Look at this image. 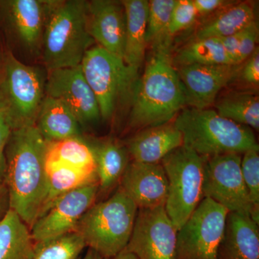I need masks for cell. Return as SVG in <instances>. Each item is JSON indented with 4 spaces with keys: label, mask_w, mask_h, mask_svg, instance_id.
<instances>
[{
    "label": "cell",
    "mask_w": 259,
    "mask_h": 259,
    "mask_svg": "<svg viewBox=\"0 0 259 259\" xmlns=\"http://www.w3.org/2000/svg\"><path fill=\"white\" fill-rule=\"evenodd\" d=\"M172 57L171 50L151 53L131 99L129 125L132 128L168 123L187 105L183 85Z\"/></svg>",
    "instance_id": "cell-2"
},
{
    "label": "cell",
    "mask_w": 259,
    "mask_h": 259,
    "mask_svg": "<svg viewBox=\"0 0 259 259\" xmlns=\"http://www.w3.org/2000/svg\"><path fill=\"white\" fill-rule=\"evenodd\" d=\"M192 2L199 16L209 14L229 5V2L224 0H192Z\"/></svg>",
    "instance_id": "cell-36"
},
{
    "label": "cell",
    "mask_w": 259,
    "mask_h": 259,
    "mask_svg": "<svg viewBox=\"0 0 259 259\" xmlns=\"http://www.w3.org/2000/svg\"><path fill=\"white\" fill-rule=\"evenodd\" d=\"M129 156L140 163H161L174 150L183 146L182 134L174 122L140 130L125 142Z\"/></svg>",
    "instance_id": "cell-18"
},
{
    "label": "cell",
    "mask_w": 259,
    "mask_h": 259,
    "mask_svg": "<svg viewBox=\"0 0 259 259\" xmlns=\"http://www.w3.org/2000/svg\"><path fill=\"white\" fill-rule=\"evenodd\" d=\"M86 23L97 46L123 59L126 16L122 1H87Z\"/></svg>",
    "instance_id": "cell-16"
},
{
    "label": "cell",
    "mask_w": 259,
    "mask_h": 259,
    "mask_svg": "<svg viewBox=\"0 0 259 259\" xmlns=\"http://www.w3.org/2000/svg\"><path fill=\"white\" fill-rule=\"evenodd\" d=\"M122 192L138 209L164 207L168 196V180L161 163H129L120 182Z\"/></svg>",
    "instance_id": "cell-17"
},
{
    "label": "cell",
    "mask_w": 259,
    "mask_h": 259,
    "mask_svg": "<svg viewBox=\"0 0 259 259\" xmlns=\"http://www.w3.org/2000/svg\"><path fill=\"white\" fill-rule=\"evenodd\" d=\"M220 115L240 125L258 131L259 97L248 93H233L214 103Z\"/></svg>",
    "instance_id": "cell-28"
},
{
    "label": "cell",
    "mask_w": 259,
    "mask_h": 259,
    "mask_svg": "<svg viewBox=\"0 0 259 259\" xmlns=\"http://www.w3.org/2000/svg\"><path fill=\"white\" fill-rule=\"evenodd\" d=\"M47 166L49 193L44 213L59 196L87 184L97 182L96 177L70 167L59 164H47Z\"/></svg>",
    "instance_id": "cell-30"
},
{
    "label": "cell",
    "mask_w": 259,
    "mask_h": 259,
    "mask_svg": "<svg viewBox=\"0 0 259 259\" xmlns=\"http://www.w3.org/2000/svg\"><path fill=\"white\" fill-rule=\"evenodd\" d=\"M2 54H3V53H1V51H0V58H1Z\"/></svg>",
    "instance_id": "cell-40"
},
{
    "label": "cell",
    "mask_w": 259,
    "mask_h": 259,
    "mask_svg": "<svg viewBox=\"0 0 259 259\" xmlns=\"http://www.w3.org/2000/svg\"><path fill=\"white\" fill-rule=\"evenodd\" d=\"M84 0H54L42 37L41 56L47 71L81 65L93 39L86 23Z\"/></svg>",
    "instance_id": "cell-4"
},
{
    "label": "cell",
    "mask_w": 259,
    "mask_h": 259,
    "mask_svg": "<svg viewBox=\"0 0 259 259\" xmlns=\"http://www.w3.org/2000/svg\"><path fill=\"white\" fill-rule=\"evenodd\" d=\"M34 245L30 228L8 209L0 219V259H31Z\"/></svg>",
    "instance_id": "cell-23"
},
{
    "label": "cell",
    "mask_w": 259,
    "mask_h": 259,
    "mask_svg": "<svg viewBox=\"0 0 259 259\" xmlns=\"http://www.w3.org/2000/svg\"><path fill=\"white\" fill-rule=\"evenodd\" d=\"M105 259H138L136 255L133 253H130L127 250H124L123 251L121 252L115 256L112 257V258H105Z\"/></svg>",
    "instance_id": "cell-38"
},
{
    "label": "cell",
    "mask_w": 259,
    "mask_h": 259,
    "mask_svg": "<svg viewBox=\"0 0 259 259\" xmlns=\"http://www.w3.org/2000/svg\"><path fill=\"white\" fill-rule=\"evenodd\" d=\"M9 209L8 190L4 183L0 184V219Z\"/></svg>",
    "instance_id": "cell-37"
},
{
    "label": "cell",
    "mask_w": 259,
    "mask_h": 259,
    "mask_svg": "<svg viewBox=\"0 0 259 259\" xmlns=\"http://www.w3.org/2000/svg\"><path fill=\"white\" fill-rule=\"evenodd\" d=\"M47 146L33 125L13 130L5 149L9 209L30 229L45 210L49 197Z\"/></svg>",
    "instance_id": "cell-1"
},
{
    "label": "cell",
    "mask_w": 259,
    "mask_h": 259,
    "mask_svg": "<svg viewBox=\"0 0 259 259\" xmlns=\"http://www.w3.org/2000/svg\"><path fill=\"white\" fill-rule=\"evenodd\" d=\"M228 209L203 198L177 231L176 259H218Z\"/></svg>",
    "instance_id": "cell-10"
},
{
    "label": "cell",
    "mask_w": 259,
    "mask_h": 259,
    "mask_svg": "<svg viewBox=\"0 0 259 259\" xmlns=\"http://www.w3.org/2000/svg\"><path fill=\"white\" fill-rule=\"evenodd\" d=\"M12 131L13 128L6 109L0 99V184L5 182L6 171L5 149Z\"/></svg>",
    "instance_id": "cell-34"
},
{
    "label": "cell",
    "mask_w": 259,
    "mask_h": 259,
    "mask_svg": "<svg viewBox=\"0 0 259 259\" xmlns=\"http://www.w3.org/2000/svg\"><path fill=\"white\" fill-rule=\"evenodd\" d=\"M243 66L240 68L241 79L244 82L253 86L259 84V50L257 47L254 52L243 63Z\"/></svg>",
    "instance_id": "cell-35"
},
{
    "label": "cell",
    "mask_w": 259,
    "mask_h": 259,
    "mask_svg": "<svg viewBox=\"0 0 259 259\" xmlns=\"http://www.w3.org/2000/svg\"><path fill=\"white\" fill-rule=\"evenodd\" d=\"M47 69L19 61L7 50L0 58V99L12 128L35 125L46 96Z\"/></svg>",
    "instance_id": "cell-6"
},
{
    "label": "cell",
    "mask_w": 259,
    "mask_h": 259,
    "mask_svg": "<svg viewBox=\"0 0 259 259\" xmlns=\"http://www.w3.org/2000/svg\"><path fill=\"white\" fill-rule=\"evenodd\" d=\"M98 194V183L93 182L59 196L30 228L35 243L76 231L83 214L95 203Z\"/></svg>",
    "instance_id": "cell-12"
},
{
    "label": "cell",
    "mask_w": 259,
    "mask_h": 259,
    "mask_svg": "<svg viewBox=\"0 0 259 259\" xmlns=\"http://www.w3.org/2000/svg\"><path fill=\"white\" fill-rule=\"evenodd\" d=\"M240 66L194 64L176 67L187 105L199 110L209 108L222 89L238 74Z\"/></svg>",
    "instance_id": "cell-15"
},
{
    "label": "cell",
    "mask_w": 259,
    "mask_h": 259,
    "mask_svg": "<svg viewBox=\"0 0 259 259\" xmlns=\"http://www.w3.org/2000/svg\"><path fill=\"white\" fill-rule=\"evenodd\" d=\"M205 158L182 146L168 153L161 162L168 180L164 208L177 231L203 199Z\"/></svg>",
    "instance_id": "cell-8"
},
{
    "label": "cell",
    "mask_w": 259,
    "mask_h": 259,
    "mask_svg": "<svg viewBox=\"0 0 259 259\" xmlns=\"http://www.w3.org/2000/svg\"><path fill=\"white\" fill-rule=\"evenodd\" d=\"M138 210L134 202L118 188L107 200L94 204L75 231L82 237L88 249L103 259L112 258L125 249Z\"/></svg>",
    "instance_id": "cell-5"
},
{
    "label": "cell",
    "mask_w": 259,
    "mask_h": 259,
    "mask_svg": "<svg viewBox=\"0 0 259 259\" xmlns=\"http://www.w3.org/2000/svg\"><path fill=\"white\" fill-rule=\"evenodd\" d=\"M198 17L192 0H176L170 22L171 36L193 25Z\"/></svg>",
    "instance_id": "cell-33"
},
{
    "label": "cell",
    "mask_w": 259,
    "mask_h": 259,
    "mask_svg": "<svg viewBox=\"0 0 259 259\" xmlns=\"http://www.w3.org/2000/svg\"><path fill=\"white\" fill-rule=\"evenodd\" d=\"M175 67L187 65H235L223 46L215 37L193 39L172 57Z\"/></svg>",
    "instance_id": "cell-26"
},
{
    "label": "cell",
    "mask_w": 259,
    "mask_h": 259,
    "mask_svg": "<svg viewBox=\"0 0 259 259\" xmlns=\"http://www.w3.org/2000/svg\"><path fill=\"white\" fill-rule=\"evenodd\" d=\"M54 0H3L0 15L19 47L34 56L41 54L44 30Z\"/></svg>",
    "instance_id": "cell-13"
},
{
    "label": "cell",
    "mask_w": 259,
    "mask_h": 259,
    "mask_svg": "<svg viewBox=\"0 0 259 259\" xmlns=\"http://www.w3.org/2000/svg\"><path fill=\"white\" fill-rule=\"evenodd\" d=\"M259 150H249L241 158V173L250 202L259 210Z\"/></svg>",
    "instance_id": "cell-32"
},
{
    "label": "cell",
    "mask_w": 259,
    "mask_h": 259,
    "mask_svg": "<svg viewBox=\"0 0 259 259\" xmlns=\"http://www.w3.org/2000/svg\"><path fill=\"white\" fill-rule=\"evenodd\" d=\"M47 164L63 165L97 177L95 154L83 138L48 144Z\"/></svg>",
    "instance_id": "cell-24"
},
{
    "label": "cell",
    "mask_w": 259,
    "mask_h": 259,
    "mask_svg": "<svg viewBox=\"0 0 259 259\" xmlns=\"http://www.w3.org/2000/svg\"><path fill=\"white\" fill-rule=\"evenodd\" d=\"M82 259H103L98 253L91 249H88Z\"/></svg>",
    "instance_id": "cell-39"
},
{
    "label": "cell",
    "mask_w": 259,
    "mask_h": 259,
    "mask_svg": "<svg viewBox=\"0 0 259 259\" xmlns=\"http://www.w3.org/2000/svg\"><path fill=\"white\" fill-rule=\"evenodd\" d=\"M241 155L230 153L205 158L203 198L212 199L228 212L247 214L258 224L259 210L250 202L242 176Z\"/></svg>",
    "instance_id": "cell-9"
},
{
    "label": "cell",
    "mask_w": 259,
    "mask_h": 259,
    "mask_svg": "<svg viewBox=\"0 0 259 259\" xmlns=\"http://www.w3.org/2000/svg\"><path fill=\"white\" fill-rule=\"evenodd\" d=\"M46 95L66 104L83 128L102 120L96 97L85 79L81 65L47 71Z\"/></svg>",
    "instance_id": "cell-14"
},
{
    "label": "cell",
    "mask_w": 259,
    "mask_h": 259,
    "mask_svg": "<svg viewBox=\"0 0 259 259\" xmlns=\"http://www.w3.org/2000/svg\"><path fill=\"white\" fill-rule=\"evenodd\" d=\"M174 123L182 134L183 146L203 157L259 150L250 127L225 118L214 110L183 109Z\"/></svg>",
    "instance_id": "cell-3"
},
{
    "label": "cell",
    "mask_w": 259,
    "mask_h": 259,
    "mask_svg": "<svg viewBox=\"0 0 259 259\" xmlns=\"http://www.w3.org/2000/svg\"><path fill=\"white\" fill-rule=\"evenodd\" d=\"M254 8L250 3L228 5L219 15L204 24L194 39L231 36L254 21Z\"/></svg>",
    "instance_id": "cell-25"
},
{
    "label": "cell",
    "mask_w": 259,
    "mask_h": 259,
    "mask_svg": "<svg viewBox=\"0 0 259 259\" xmlns=\"http://www.w3.org/2000/svg\"><path fill=\"white\" fill-rule=\"evenodd\" d=\"M218 259H259L258 224L250 216L229 212Z\"/></svg>",
    "instance_id": "cell-19"
},
{
    "label": "cell",
    "mask_w": 259,
    "mask_h": 259,
    "mask_svg": "<svg viewBox=\"0 0 259 259\" xmlns=\"http://www.w3.org/2000/svg\"><path fill=\"white\" fill-rule=\"evenodd\" d=\"M87 248L76 231L35 242L31 259H79Z\"/></svg>",
    "instance_id": "cell-29"
},
{
    "label": "cell",
    "mask_w": 259,
    "mask_h": 259,
    "mask_svg": "<svg viewBox=\"0 0 259 259\" xmlns=\"http://www.w3.org/2000/svg\"><path fill=\"white\" fill-rule=\"evenodd\" d=\"M177 231L164 207L139 209L125 250L138 259H176Z\"/></svg>",
    "instance_id": "cell-11"
},
{
    "label": "cell",
    "mask_w": 259,
    "mask_h": 259,
    "mask_svg": "<svg viewBox=\"0 0 259 259\" xmlns=\"http://www.w3.org/2000/svg\"><path fill=\"white\" fill-rule=\"evenodd\" d=\"M126 16V31L123 61L135 74L139 75L144 64L146 51V25L148 1L123 0Z\"/></svg>",
    "instance_id": "cell-21"
},
{
    "label": "cell",
    "mask_w": 259,
    "mask_h": 259,
    "mask_svg": "<svg viewBox=\"0 0 259 259\" xmlns=\"http://www.w3.org/2000/svg\"><path fill=\"white\" fill-rule=\"evenodd\" d=\"M258 25L256 20L231 36L221 38L225 49L235 65H241L256 49Z\"/></svg>",
    "instance_id": "cell-31"
},
{
    "label": "cell",
    "mask_w": 259,
    "mask_h": 259,
    "mask_svg": "<svg viewBox=\"0 0 259 259\" xmlns=\"http://www.w3.org/2000/svg\"><path fill=\"white\" fill-rule=\"evenodd\" d=\"M90 143L96 161L99 192H108L120 183L129 164V153L125 145L109 139Z\"/></svg>",
    "instance_id": "cell-22"
},
{
    "label": "cell",
    "mask_w": 259,
    "mask_h": 259,
    "mask_svg": "<svg viewBox=\"0 0 259 259\" xmlns=\"http://www.w3.org/2000/svg\"><path fill=\"white\" fill-rule=\"evenodd\" d=\"M35 127L47 143L69 139H82L83 127L66 104L47 96L37 114Z\"/></svg>",
    "instance_id": "cell-20"
},
{
    "label": "cell",
    "mask_w": 259,
    "mask_h": 259,
    "mask_svg": "<svg viewBox=\"0 0 259 259\" xmlns=\"http://www.w3.org/2000/svg\"><path fill=\"white\" fill-rule=\"evenodd\" d=\"M176 0L148 1L146 42L151 51L171 50L170 22Z\"/></svg>",
    "instance_id": "cell-27"
},
{
    "label": "cell",
    "mask_w": 259,
    "mask_h": 259,
    "mask_svg": "<svg viewBox=\"0 0 259 259\" xmlns=\"http://www.w3.org/2000/svg\"><path fill=\"white\" fill-rule=\"evenodd\" d=\"M85 79L96 97L102 120H112L121 105L132 99L139 75L123 59L99 46L90 48L81 64Z\"/></svg>",
    "instance_id": "cell-7"
}]
</instances>
